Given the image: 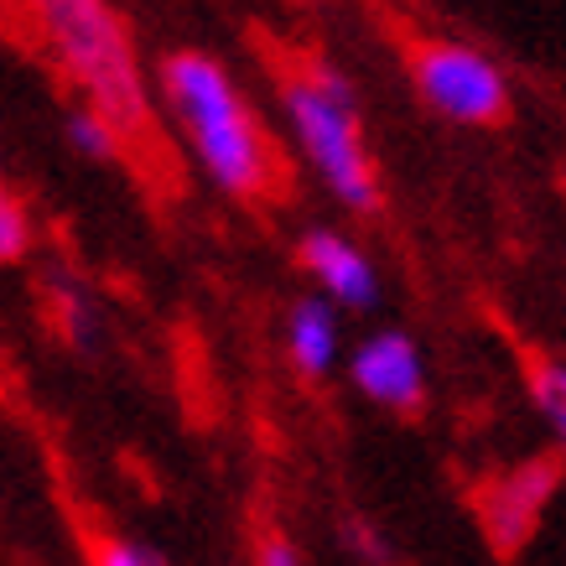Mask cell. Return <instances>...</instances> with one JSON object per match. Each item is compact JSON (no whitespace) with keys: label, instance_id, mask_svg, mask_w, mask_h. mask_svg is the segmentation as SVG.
Returning a JSON list of instances; mask_svg holds the SVG:
<instances>
[{"label":"cell","instance_id":"obj_1","mask_svg":"<svg viewBox=\"0 0 566 566\" xmlns=\"http://www.w3.org/2000/svg\"><path fill=\"white\" fill-rule=\"evenodd\" d=\"M161 94L172 99L192 136V151L203 172L234 198H260L275 177V156L265 125L250 115L244 94L234 88L229 69L208 52H167L161 63Z\"/></svg>","mask_w":566,"mask_h":566},{"label":"cell","instance_id":"obj_2","mask_svg":"<svg viewBox=\"0 0 566 566\" xmlns=\"http://www.w3.org/2000/svg\"><path fill=\"white\" fill-rule=\"evenodd\" d=\"M36 17H42L52 57L63 63V73H69L73 84L84 88V99H88L84 109H94L104 125H115L120 140L151 125L136 52H130L125 21L109 6H94V0H52Z\"/></svg>","mask_w":566,"mask_h":566},{"label":"cell","instance_id":"obj_3","mask_svg":"<svg viewBox=\"0 0 566 566\" xmlns=\"http://www.w3.org/2000/svg\"><path fill=\"white\" fill-rule=\"evenodd\" d=\"M286 115L302 140L307 161L323 172V182L344 198L354 213H375L379 208V172L369 151H364L359 130V104H354V84L333 63H312L302 78L286 84Z\"/></svg>","mask_w":566,"mask_h":566},{"label":"cell","instance_id":"obj_4","mask_svg":"<svg viewBox=\"0 0 566 566\" xmlns=\"http://www.w3.org/2000/svg\"><path fill=\"white\" fill-rule=\"evenodd\" d=\"M411 78L416 94L458 125H499L510 115V84L468 42H416L411 48Z\"/></svg>","mask_w":566,"mask_h":566},{"label":"cell","instance_id":"obj_5","mask_svg":"<svg viewBox=\"0 0 566 566\" xmlns=\"http://www.w3.org/2000/svg\"><path fill=\"white\" fill-rule=\"evenodd\" d=\"M348 375L375 406L395 416H416L427 406V369H421V354H416L411 333H375L354 348L348 359Z\"/></svg>","mask_w":566,"mask_h":566},{"label":"cell","instance_id":"obj_6","mask_svg":"<svg viewBox=\"0 0 566 566\" xmlns=\"http://www.w3.org/2000/svg\"><path fill=\"white\" fill-rule=\"evenodd\" d=\"M556 483H562V468L551 463V458H541V463L520 468V473H510L504 483L489 489V499H483V525H489L499 551L525 546V535L535 531V520H541V510L551 504Z\"/></svg>","mask_w":566,"mask_h":566},{"label":"cell","instance_id":"obj_7","mask_svg":"<svg viewBox=\"0 0 566 566\" xmlns=\"http://www.w3.org/2000/svg\"><path fill=\"white\" fill-rule=\"evenodd\" d=\"M296 255L333 302H344V307H375L379 302V275L354 240L333 234V229H312L307 240L296 244Z\"/></svg>","mask_w":566,"mask_h":566},{"label":"cell","instance_id":"obj_8","mask_svg":"<svg viewBox=\"0 0 566 566\" xmlns=\"http://www.w3.org/2000/svg\"><path fill=\"white\" fill-rule=\"evenodd\" d=\"M286 348H292V364L307 379H323L338 359V323H333V307L307 296L296 302L292 317H286Z\"/></svg>","mask_w":566,"mask_h":566},{"label":"cell","instance_id":"obj_9","mask_svg":"<svg viewBox=\"0 0 566 566\" xmlns=\"http://www.w3.org/2000/svg\"><path fill=\"white\" fill-rule=\"evenodd\" d=\"M531 395L535 406H541V416H546V427H556V437H562L566 427V369L556 359H535L531 364Z\"/></svg>","mask_w":566,"mask_h":566},{"label":"cell","instance_id":"obj_10","mask_svg":"<svg viewBox=\"0 0 566 566\" xmlns=\"http://www.w3.org/2000/svg\"><path fill=\"white\" fill-rule=\"evenodd\" d=\"M69 140L94 161H115L120 156V136L115 125H104L94 109H69Z\"/></svg>","mask_w":566,"mask_h":566},{"label":"cell","instance_id":"obj_11","mask_svg":"<svg viewBox=\"0 0 566 566\" xmlns=\"http://www.w3.org/2000/svg\"><path fill=\"white\" fill-rule=\"evenodd\" d=\"M48 307H52V327L69 338V344L84 348L94 338V317H88L84 296L73 292V286H48Z\"/></svg>","mask_w":566,"mask_h":566},{"label":"cell","instance_id":"obj_12","mask_svg":"<svg viewBox=\"0 0 566 566\" xmlns=\"http://www.w3.org/2000/svg\"><path fill=\"white\" fill-rule=\"evenodd\" d=\"M32 250V213L17 192H0V260L11 265Z\"/></svg>","mask_w":566,"mask_h":566},{"label":"cell","instance_id":"obj_13","mask_svg":"<svg viewBox=\"0 0 566 566\" xmlns=\"http://www.w3.org/2000/svg\"><path fill=\"white\" fill-rule=\"evenodd\" d=\"M88 562L94 566H167L151 546H136V541H120V535H104L88 546Z\"/></svg>","mask_w":566,"mask_h":566},{"label":"cell","instance_id":"obj_14","mask_svg":"<svg viewBox=\"0 0 566 566\" xmlns=\"http://www.w3.org/2000/svg\"><path fill=\"white\" fill-rule=\"evenodd\" d=\"M348 541H354V546H359V556L364 562H385V556H390V551H385V541H379L375 531H369V525H364V520H354V525H348Z\"/></svg>","mask_w":566,"mask_h":566},{"label":"cell","instance_id":"obj_15","mask_svg":"<svg viewBox=\"0 0 566 566\" xmlns=\"http://www.w3.org/2000/svg\"><path fill=\"white\" fill-rule=\"evenodd\" d=\"M260 566H302V562H296V551L286 535H265V541H260Z\"/></svg>","mask_w":566,"mask_h":566}]
</instances>
